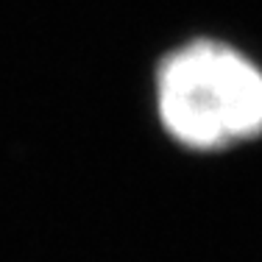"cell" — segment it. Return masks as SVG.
<instances>
[{"label":"cell","mask_w":262,"mask_h":262,"mask_svg":"<svg viewBox=\"0 0 262 262\" xmlns=\"http://www.w3.org/2000/svg\"><path fill=\"white\" fill-rule=\"evenodd\" d=\"M157 112L173 142L223 151L262 134V70L240 51L195 39L157 70Z\"/></svg>","instance_id":"6da1fadb"}]
</instances>
